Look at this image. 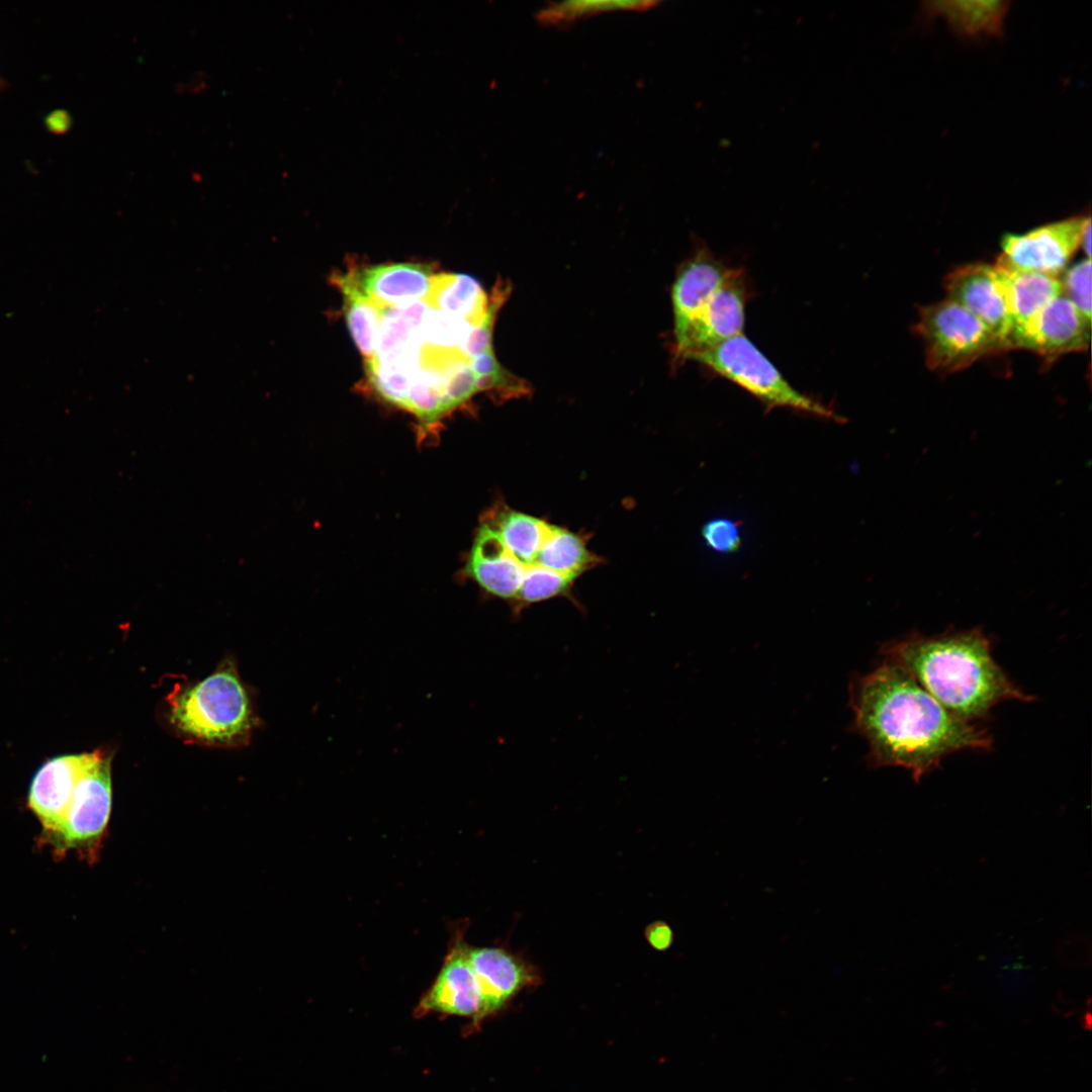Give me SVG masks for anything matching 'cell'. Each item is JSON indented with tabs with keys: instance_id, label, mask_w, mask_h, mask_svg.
<instances>
[{
	"instance_id": "1",
	"label": "cell",
	"mask_w": 1092,
	"mask_h": 1092,
	"mask_svg": "<svg viewBox=\"0 0 1092 1092\" xmlns=\"http://www.w3.org/2000/svg\"><path fill=\"white\" fill-rule=\"evenodd\" d=\"M853 728L875 767L900 766L918 783L961 750H990L988 730L951 714L898 663L884 658L850 684Z\"/></svg>"
},
{
	"instance_id": "2",
	"label": "cell",
	"mask_w": 1092,
	"mask_h": 1092,
	"mask_svg": "<svg viewBox=\"0 0 1092 1092\" xmlns=\"http://www.w3.org/2000/svg\"><path fill=\"white\" fill-rule=\"evenodd\" d=\"M951 714L971 723L986 718L999 703L1034 701L1007 676L992 655L980 627L925 636L911 633L881 648Z\"/></svg>"
},
{
	"instance_id": "3",
	"label": "cell",
	"mask_w": 1092,
	"mask_h": 1092,
	"mask_svg": "<svg viewBox=\"0 0 1092 1092\" xmlns=\"http://www.w3.org/2000/svg\"><path fill=\"white\" fill-rule=\"evenodd\" d=\"M170 720L196 741L224 746L247 741L256 722L250 694L231 661L172 696Z\"/></svg>"
},
{
	"instance_id": "4",
	"label": "cell",
	"mask_w": 1092,
	"mask_h": 1092,
	"mask_svg": "<svg viewBox=\"0 0 1092 1092\" xmlns=\"http://www.w3.org/2000/svg\"><path fill=\"white\" fill-rule=\"evenodd\" d=\"M692 360L746 390L767 408L787 407L840 420L832 408L794 388L743 334L698 353Z\"/></svg>"
},
{
	"instance_id": "5",
	"label": "cell",
	"mask_w": 1092,
	"mask_h": 1092,
	"mask_svg": "<svg viewBox=\"0 0 1092 1092\" xmlns=\"http://www.w3.org/2000/svg\"><path fill=\"white\" fill-rule=\"evenodd\" d=\"M916 329L927 366L938 372L962 370L1005 349L974 314L949 299L923 307Z\"/></svg>"
},
{
	"instance_id": "6",
	"label": "cell",
	"mask_w": 1092,
	"mask_h": 1092,
	"mask_svg": "<svg viewBox=\"0 0 1092 1092\" xmlns=\"http://www.w3.org/2000/svg\"><path fill=\"white\" fill-rule=\"evenodd\" d=\"M111 804V757L101 751L78 782L64 820L47 839L61 854L71 849H90L105 831Z\"/></svg>"
},
{
	"instance_id": "7",
	"label": "cell",
	"mask_w": 1092,
	"mask_h": 1092,
	"mask_svg": "<svg viewBox=\"0 0 1092 1092\" xmlns=\"http://www.w3.org/2000/svg\"><path fill=\"white\" fill-rule=\"evenodd\" d=\"M1090 223V216L1077 215L1022 235H1006L998 260L1014 269L1059 276L1080 247Z\"/></svg>"
},
{
	"instance_id": "8",
	"label": "cell",
	"mask_w": 1092,
	"mask_h": 1092,
	"mask_svg": "<svg viewBox=\"0 0 1092 1092\" xmlns=\"http://www.w3.org/2000/svg\"><path fill=\"white\" fill-rule=\"evenodd\" d=\"M466 947L463 929H456L434 983L416 1008L418 1016L440 1012L470 1016L474 1022L486 1016L482 989L469 964Z\"/></svg>"
},
{
	"instance_id": "9",
	"label": "cell",
	"mask_w": 1092,
	"mask_h": 1092,
	"mask_svg": "<svg viewBox=\"0 0 1092 1092\" xmlns=\"http://www.w3.org/2000/svg\"><path fill=\"white\" fill-rule=\"evenodd\" d=\"M1090 325L1062 293L1029 320L1013 327L1007 347L1051 358L1084 351L1089 344Z\"/></svg>"
},
{
	"instance_id": "10",
	"label": "cell",
	"mask_w": 1092,
	"mask_h": 1092,
	"mask_svg": "<svg viewBox=\"0 0 1092 1092\" xmlns=\"http://www.w3.org/2000/svg\"><path fill=\"white\" fill-rule=\"evenodd\" d=\"M746 299L744 275L732 269L690 329L674 341L676 359L692 360L698 353L741 335Z\"/></svg>"
},
{
	"instance_id": "11",
	"label": "cell",
	"mask_w": 1092,
	"mask_h": 1092,
	"mask_svg": "<svg viewBox=\"0 0 1092 1092\" xmlns=\"http://www.w3.org/2000/svg\"><path fill=\"white\" fill-rule=\"evenodd\" d=\"M101 751L66 754L47 760L34 774L27 804L46 836L55 832L70 807L78 782Z\"/></svg>"
},
{
	"instance_id": "12",
	"label": "cell",
	"mask_w": 1092,
	"mask_h": 1092,
	"mask_svg": "<svg viewBox=\"0 0 1092 1092\" xmlns=\"http://www.w3.org/2000/svg\"><path fill=\"white\" fill-rule=\"evenodd\" d=\"M947 299L974 314L1004 346L1013 328L994 266L976 263L956 269L945 281Z\"/></svg>"
},
{
	"instance_id": "13",
	"label": "cell",
	"mask_w": 1092,
	"mask_h": 1092,
	"mask_svg": "<svg viewBox=\"0 0 1092 1092\" xmlns=\"http://www.w3.org/2000/svg\"><path fill=\"white\" fill-rule=\"evenodd\" d=\"M466 953L482 989L486 1016L540 979L531 964L504 947L467 944Z\"/></svg>"
},
{
	"instance_id": "14",
	"label": "cell",
	"mask_w": 1092,
	"mask_h": 1092,
	"mask_svg": "<svg viewBox=\"0 0 1092 1092\" xmlns=\"http://www.w3.org/2000/svg\"><path fill=\"white\" fill-rule=\"evenodd\" d=\"M506 548L496 531L483 522L471 546L465 573L487 594L514 603L527 571Z\"/></svg>"
},
{
	"instance_id": "15",
	"label": "cell",
	"mask_w": 1092,
	"mask_h": 1092,
	"mask_svg": "<svg viewBox=\"0 0 1092 1092\" xmlns=\"http://www.w3.org/2000/svg\"><path fill=\"white\" fill-rule=\"evenodd\" d=\"M731 270L707 249L679 268L671 289L674 341L690 329Z\"/></svg>"
},
{
	"instance_id": "16",
	"label": "cell",
	"mask_w": 1092,
	"mask_h": 1092,
	"mask_svg": "<svg viewBox=\"0 0 1092 1092\" xmlns=\"http://www.w3.org/2000/svg\"><path fill=\"white\" fill-rule=\"evenodd\" d=\"M361 294L381 309L420 301L430 289L431 268L416 263L371 266L346 273Z\"/></svg>"
},
{
	"instance_id": "17",
	"label": "cell",
	"mask_w": 1092,
	"mask_h": 1092,
	"mask_svg": "<svg viewBox=\"0 0 1092 1092\" xmlns=\"http://www.w3.org/2000/svg\"><path fill=\"white\" fill-rule=\"evenodd\" d=\"M509 292V284L498 282L488 301L480 284L473 277L464 274H441L431 277L426 297L432 307L478 326L489 314L497 312Z\"/></svg>"
},
{
	"instance_id": "18",
	"label": "cell",
	"mask_w": 1092,
	"mask_h": 1092,
	"mask_svg": "<svg viewBox=\"0 0 1092 1092\" xmlns=\"http://www.w3.org/2000/svg\"><path fill=\"white\" fill-rule=\"evenodd\" d=\"M994 268L1013 327L1029 320L1063 293L1059 276L1014 269L999 260Z\"/></svg>"
},
{
	"instance_id": "19",
	"label": "cell",
	"mask_w": 1092,
	"mask_h": 1092,
	"mask_svg": "<svg viewBox=\"0 0 1092 1092\" xmlns=\"http://www.w3.org/2000/svg\"><path fill=\"white\" fill-rule=\"evenodd\" d=\"M1008 1H929L924 10L943 18L959 36L977 38L1002 36Z\"/></svg>"
},
{
	"instance_id": "20",
	"label": "cell",
	"mask_w": 1092,
	"mask_h": 1092,
	"mask_svg": "<svg viewBox=\"0 0 1092 1092\" xmlns=\"http://www.w3.org/2000/svg\"><path fill=\"white\" fill-rule=\"evenodd\" d=\"M484 522L496 531L509 552L526 567L536 564L553 527L544 520L508 508L493 510Z\"/></svg>"
},
{
	"instance_id": "21",
	"label": "cell",
	"mask_w": 1092,
	"mask_h": 1092,
	"mask_svg": "<svg viewBox=\"0 0 1092 1092\" xmlns=\"http://www.w3.org/2000/svg\"><path fill=\"white\" fill-rule=\"evenodd\" d=\"M345 297L346 318L351 336L366 362L375 356L378 332L385 309L359 292L346 274L333 276Z\"/></svg>"
},
{
	"instance_id": "22",
	"label": "cell",
	"mask_w": 1092,
	"mask_h": 1092,
	"mask_svg": "<svg viewBox=\"0 0 1092 1092\" xmlns=\"http://www.w3.org/2000/svg\"><path fill=\"white\" fill-rule=\"evenodd\" d=\"M598 561L579 535L553 525L538 554L536 565L575 579Z\"/></svg>"
},
{
	"instance_id": "23",
	"label": "cell",
	"mask_w": 1092,
	"mask_h": 1092,
	"mask_svg": "<svg viewBox=\"0 0 1092 1092\" xmlns=\"http://www.w3.org/2000/svg\"><path fill=\"white\" fill-rule=\"evenodd\" d=\"M428 311L427 304L422 301L384 310L372 360L379 363L395 360L419 335Z\"/></svg>"
},
{
	"instance_id": "24",
	"label": "cell",
	"mask_w": 1092,
	"mask_h": 1092,
	"mask_svg": "<svg viewBox=\"0 0 1092 1092\" xmlns=\"http://www.w3.org/2000/svg\"><path fill=\"white\" fill-rule=\"evenodd\" d=\"M656 4L654 1L571 0L543 7L536 13V18L544 24H557L607 11L645 10Z\"/></svg>"
},
{
	"instance_id": "25",
	"label": "cell",
	"mask_w": 1092,
	"mask_h": 1092,
	"mask_svg": "<svg viewBox=\"0 0 1092 1092\" xmlns=\"http://www.w3.org/2000/svg\"><path fill=\"white\" fill-rule=\"evenodd\" d=\"M574 580L572 577L554 572L540 565H532L527 568L512 607L515 613L519 614L530 605L565 596L570 590Z\"/></svg>"
},
{
	"instance_id": "26",
	"label": "cell",
	"mask_w": 1092,
	"mask_h": 1092,
	"mask_svg": "<svg viewBox=\"0 0 1092 1092\" xmlns=\"http://www.w3.org/2000/svg\"><path fill=\"white\" fill-rule=\"evenodd\" d=\"M472 327L475 326L442 311H428L420 329V337L424 343L437 348L459 350Z\"/></svg>"
},
{
	"instance_id": "27",
	"label": "cell",
	"mask_w": 1092,
	"mask_h": 1092,
	"mask_svg": "<svg viewBox=\"0 0 1092 1092\" xmlns=\"http://www.w3.org/2000/svg\"><path fill=\"white\" fill-rule=\"evenodd\" d=\"M441 379L443 397L449 412L479 392L478 377L467 360H460L448 366L441 373Z\"/></svg>"
},
{
	"instance_id": "28",
	"label": "cell",
	"mask_w": 1092,
	"mask_h": 1092,
	"mask_svg": "<svg viewBox=\"0 0 1092 1092\" xmlns=\"http://www.w3.org/2000/svg\"><path fill=\"white\" fill-rule=\"evenodd\" d=\"M1062 284L1063 294L1091 324V259L1086 258L1071 267Z\"/></svg>"
},
{
	"instance_id": "29",
	"label": "cell",
	"mask_w": 1092,
	"mask_h": 1092,
	"mask_svg": "<svg viewBox=\"0 0 1092 1092\" xmlns=\"http://www.w3.org/2000/svg\"><path fill=\"white\" fill-rule=\"evenodd\" d=\"M702 537L705 544L719 554L737 552L742 544L740 527L729 518H715L704 524Z\"/></svg>"
},
{
	"instance_id": "30",
	"label": "cell",
	"mask_w": 1092,
	"mask_h": 1092,
	"mask_svg": "<svg viewBox=\"0 0 1092 1092\" xmlns=\"http://www.w3.org/2000/svg\"><path fill=\"white\" fill-rule=\"evenodd\" d=\"M645 936L648 943L659 951L666 950L673 942L672 929L663 921H656L648 925Z\"/></svg>"
},
{
	"instance_id": "31",
	"label": "cell",
	"mask_w": 1092,
	"mask_h": 1092,
	"mask_svg": "<svg viewBox=\"0 0 1092 1092\" xmlns=\"http://www.w3.org/2000/svg\"><path fill=\"white\" fill-rule=\"evenodd\" d=\"M44 123L50 131L64 133L71 127L72 118L67 111L58 109L47 115Z\"/></svg>"
},
{
	"instance_id": "32",
	"label": "cell",
	"mask_w": 1092,
	"mask_h": 1092,
	"mask_svg": "<svg viewBox=\"0 0 1092 1092\" xmlns=\"http://www.w3.org/2000/svg\"><path fill=\"white\" fill-rule=\"evenodd\" d=\"M1084 252L1087 255V259L1091 256V223L1086 228L1082 236L1081 245Z\"/></svg>"
},
{
	"instance_id": "33",
	"label": "cell",
	"mask_w": 1092,
	"mask_h": 1092,
	"mask_svg": "<svg viewBox=\"0 0 1092 1092\" xmlns=\"http://www.w3.org/2000/svg\"><path fill=\"white\" fill-rule=\"evenodd\" d=\"M7 86H8V83L6 82V80H5V79H3V78H2L1 76H0V92H1V91H3V90H5V89L7 88Z\"/></svg>"
}]
</instances>
